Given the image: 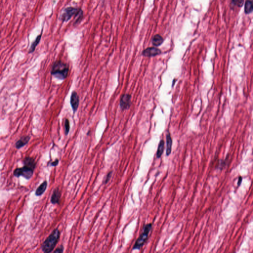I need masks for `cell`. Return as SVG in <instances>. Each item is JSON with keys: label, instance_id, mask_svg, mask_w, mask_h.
<instances>
[{"label": "cell", "instance_id": "6da1fadb", "mask_svg": "<svg viewBox=\"0 0 253 253\" xmlns=\"http://www.w3.org/2000/svg\"><path fill=\"white\" fill-rule=\"evenodd\" d=\"M60 233L58 228L54 229L52 233L43 242L41 246V249L43 252L49 253L54 250L55 246L60 239Z\"/></svg>", "mask_w": 253, "mask_h": 253}, {"label": "cell", "instance_id": "7a4b0ae2", "mask_svg": "<svg viewBox=\"0 0 253 253\" xmlns=\"http://www.w3.org/2000/svg\"><path fill=\"white\" fill-rule=\"evenodd\" d=\"M69 65L61 60H57L53 64L51 75L57 79L64 80L66 78L69 72Z\"/></svg>", "mask_w": 253, "mask_h": 253}, {"label": "cell", "instance_id": "3957f363", "mask_svg": "<svg viewBox=\"0 0 253 253\" xmlns=\"http://www.w3.org/2000/svg\"><path fill=\"white\" fill-rule=\"evenodd\" d=\"M83 13L81 8L74 7H68L65 8L61 14L60 20L62 22H67L73 17H78L80 20H82Z\"/></svg>", "mask_w": 253, "mask_h": 253}, {"label": "cell", "instance_id": "277c9868", "mask_svg": "<svg viewBox=\"0 0 253 253\" xmlns=\"http://www.w3.org/2000/svg\"><path fill=\"white\" fill-rule=\"evenodd\" d=\"M152 224H148L144 226L143 233L140 234V236L138 237V239L136 241V243H134L133 247V250H140L141 249L144 244L145 243L148 239L149 233L152 229Z\"/></svg>", "mask_w": 253, "mask_h": 253}, {"label": "cell", "instance_id": "5b68a950", "mask_svg": "<svg viewBox=\"0 0 253 253\" xmlns=\"http://www.w3.org/2000/svg\"><path fill=\"white\" fill-rule=\"evenodd\" d=\"M34 171L33 169L23 166L15 169L14 171V175L17 177L22 176L27 180H29L33 175Z\"/></svg>", "mask_w": 253, "mask_h": 253}, {"label": "cell", "instance_id": "8992f818", "mask_svg": "<svg viewBox=\"0 0 253 253\" xmlns=\"http://www.w3.org/2000/svg\"><path fill=\"white\" fill-rule=\"evenodd\" d=\"M120 105L122 110L129 109L131 105V96L128 94L122 95L121 97Z\"/></svg>", "mask_w": 253, "mask_h": 253}, {"label": "cell", "instance_id": "52a82bcc", "mask_svg": "<svg viewBox=\"0 0 253 253\" xmlns=\"http://www.w3.org/2000/svg\"><path fill=\"white\" fill-rule=\"evenodd\" d=\"M70 104L74 113H75L79 105V97L76 91H73L70 97Z\"/></svg>", "mask_w": 253, "mask_h": 253}, {"label": "cell", "instance_id": "ba28073f", "mask_svg": "<svg viewBox=\"0 0 253 253\" xmlns=\"http://www.w3.org/2000/svg\"><path fill=\"white\" fill-rule=\"evenodd\" d=\"M161 53V50L156 48L151 47L147 48L144 50L143 52V55L146 57H155L159 55Z\"/></svg>", "mask_w": 253, "mask_h": 253}, {"label": "cell", "instance_id": "9c48e42d", "mask_svg": "<svg viewBox=\"0 0 253 253\" xmlns=\"http://www.w3.org/2000/svg\"><path fill=\"white\" fill-rule=\"evenodd\" d=\"M61 197V192L58 187L55 188L53 191L51 196V202L53 205L58 204L60 203V200Z\"/></svg>", "mask_w": 253, "mask_h": 253}, {"label": "cell", "instance_id": "30bf717a", "mask_svg": "<svg viewBox=\"0 0 253 253\" xmlns=\"http://www.w3.org/2000/svg\"><path fill=\"white\" fill-rule=\"evenodd\" d=\"M30 137L28 136H23V137H21L20 140H18L17 141V143H15V147L17 150L20 149L29 143V141L30 140Z\"/></svg>", "mask_w": 253, "mask_h": 253}, {"label": "cell", "instance_id": "8fae6325", "mask_svg": "<svg viewBox=\"0 0 253 253\" xmlns=\"http://www.w3.org/2000/svg\"><path fill=\"white\" fill-rule=\"evenodd\" d=\"M24 166L34 170L36 166V161L33 158L30 157H26L23 161Z\"/></svg>", "mask_w": 253, "mask_h": 253}, {"label": "cell", "instance_id": "7c38bea8", "mask_svg": "<svg viewBox=\"0 0 253 253\" xmlns=\"http://www.w3.org/2000/svg\"><path fill=\"white\" fill-rule=\"evenodd\" d=\"M47 181L45 180L43 183H42L40 185V186L37 188L36 192H35V195L37 196H40L43 195L44 193L45 192L46 190H47Z\"/></svg>", "mask_w": 253, "mask_h": 253}, {"label": "cell", "instance_id": "4fadbf2b", "mask_svg": "<svg viewBox=\"0 0 253 253\" xmlns=\"http://www.w3.org/2000/svg\"><path fill=\"white\" fill-rule=\"evenodd\" d=\"M167 140V150H166V155L169 156L171 153V146H172V140L170 134H168L166 137Z\"/></svg>", "mask_w": 253, "mask_h": 253}, {"label": "cell", "instance_id": "5bb4252c", "mask_svg": "<svg viewBox=\"0 0 253 253\" xmlns=\"http://www.w3.org/2000/svg\"><path fill=\"white\" fill-rule=\"evenodd\" d=\"M41 38L42 34H41L40 35H39L37 37L36 39H35V40L32 43V44H31L30 48L29 49V54L33 53L34 51H35V50L36 49V48L37 47V46L38 45L39 43H40V42L41 40Z\"/></svg>", "mask_w": 253, "mask_h": 253}, {"label": "cell", "instance_id": "9a60e30c", "mask_svg": "<svg viewBox=\"0 0 253 253\" xmlns=\"http://www.w3.org/2000/svg\"><path fill=\"white\" fill-rule=\"evenodd\" d=\"M253 11V0H246L245 2V12L250 14Z\"/></svg>", "mask_w": 253, "mask_h": 253}, {"label": "cell", "instance_id": "2e32d148", "mask_svg": "<svg viewBox=\"0 0 253 253\" xmlns=\"http://www.w3.org/2000/svg\"><path fill=\"white\" fill-rule=\"evenodd\" d=\"M164 40L163 38L159 35H156L154 36L152 39V44L154 46H159L162 44Z\"/></svg>", "mask_w": 253, "mask_h": 253}, {"label": "cell", "instance_id": "e0dca14e", "mask_svg": "<svg viewBox=\"0 0 253 253\" xmlns=\"http://www.w3.org/2000/svg\"><path fill=\"white\" fill-rule=\"evenodd\" d=\"M165 148V142L163 140H161L159 143L157 151L156 156L157 158H160L163 153Z\"/></svg>", "mask_w": 253, "mask_h": 253}, {"label": "cell", "instance_id": "ac0fdd59", "mask_svg": "<svg viewBox=\"0 0 253 253\" xmlns=\"http://www.w3.org/2000/svg\"><path fill=\"white\" fill-rule=\"evenodd\" d=\"M70 122L68 119H66L64 121V132L66 136L68 135L70 131Z\"/></svg>", "mask_w": 253, "mask_h": 253}, {"label": "cell", "instance_id": "d6986e66", "mask_svg": "<svg viewBox=\"0 0 253 253\" xmlns=\"http://www.w3.org/2000/svg\"><path fill=\"white\" fill-rule=\"evenodd\" d=\"M244 0H232L233 4L234 6H238L239 7H242L243 4Z\"/></svg>", "mask_w": 253, "mask_h": 253}, {"label": "cell", "instance_id": "ffe728a7", "mask_svg": "<svg viewBox=\"0 0 253 253\" xmlns=\"http://www.w3.org/2000/svg\"><path fill=\"white\" fill-rule=\"evenodd\" d=\"M112 171H110V173H108L107 174L106 176L104 178V180H103L104 184H106L108 183V181H110V179L111 176H112Z\"/></svg>", "mask_w": 253, "mask_h": 253}, {"label": "cell", "instance_id": "44dd1931", "mask_svg": "<svg viewBox=\"0 0 253 253\" xmlns=\"http://www.w3.org/2000/svg\"><path fill=\"white\" fill-rule=\"evenodd\" d=\"M64 251V247L63 245H60L59 247L57 248V249H55V250L54 251V253H63Z\"/></svg>", "mask_w": 253, "mask_h": 253}, {"label": "cell", "instance_id": "7402d4cb", "mask_svg": "<svg viewBox=\"0 0 253 253\" xmlns=\"http://www.w3.org/2000/svg\"><path fill=\"white\" fill-rule=\"evenodd\" d=\"M58 163H59V159H55V160H54V161H53V162L51 163V166L55 167V166L58 165Z\"/></svg>", "mask_w": 253, "mask_h": 253}, {"label": "cell", "instance_id": "603a6c76", "mask_svg": "<svg viewBox=\"0 0 253 253\" xmlns=\"http://www.w3.org/2000/svg\"><path fill=\"white\" fill-rule=\"evenodd\" d=\"M242 177H240L239 180V181H238V182H239V183H238V185H239L240 184L241 182V181H242Z\"/></svg>", "mask_w": 253, "mask_h": 253}]
</instances>
